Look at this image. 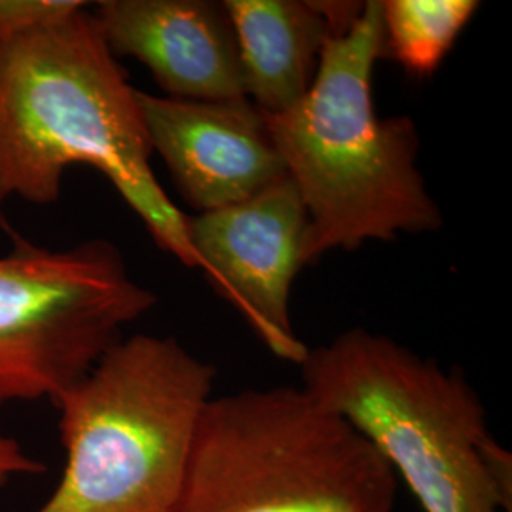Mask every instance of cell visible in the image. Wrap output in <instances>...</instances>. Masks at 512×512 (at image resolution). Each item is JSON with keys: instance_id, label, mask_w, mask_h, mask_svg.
<instances>
[{"instance_id": "obj_1", "label": "cell", "mask_w": 512, "mask_h": 512, "mask_svg": "<svg viewBox=\"0 0 512 512\" xmlns=\"http://www.w3.org/2000/svg\"><path fill=\"white\" fill-rule=\"evenodd\" d=\"M139 90L90 4L0 44V202L54 205L74 165L97 169L154 243L200 270L186 215L152 169Z\"/></svg>"}, {"instance_id": "obj_2", "label": "cell", "mask_w": 512, "mask_h": 512, "mask_svg": "<svg viewBox=\"0 0 512 512\" xmlns=\"http://www.w3.org/2000/svg\"><path fill=\"white\" fill-rule=\"evenodd\" d=\"M384 59L382 0H368L346 33L330 38L308 93L264 114L308 215L302 262L368 241L431 234L444 224L418 165L410 116H378L374 67Z\"/></svg>"}, {"instance_id": "obj_3", "label": "cell", "mask_w": 512, "mask_h": 512, "mask_svg": "<svg viewBox=\"0 0 512 512\" xmlns=\"http://www.w3.org/2000/svg\"><path fill=\"white\" fill-rule=\"evenodd\" d=\"M302 387L387 461L423 512H511L512 458L458 368L355 327L300 361Z\"/></svg>"}, {"instance_id": "obj_4", "label": "cell", "mask_w": 512, "mask_h": 512, "mask_svg": "<svg viewBox=\"0 0 512 512\" xmlns=\"http://www.w3.org/2000/svg\"><path fill=\"white\" fill-rule=\"evenodd\" d=\"M215 378L177 338L118 340L55 401L67 463L35 512L171 511Z\"/></svg>"}, {"instance_id": "obj_5", "label": "cell", "mask_w": 512, "mask_h": 512, "mask_svg": "<svg viewBox=\"0 0 512 512\" xmlns=\"http://www.w3.org/2000/svg\"><path fill=\"white\" fill-rule=\"evenodd\" d=\"M397 476L304 387L213 397L169 512H393Z\"/></svg>"}, {"instance_id": "obj_6", "label": "cell", "mask_w": 512, "mask_h": 512, "mask_svg": "<svg viewBox=\"0 0 512 512\" xmlns=\"http://www.w3.org/2000/svg\"><path fill=\"white\" fill-rule=\"evenodd\" d=\"M0 256V404L54 403L158 302L97 238L50 249L10 234Z\"/></svg>"}, {"instance_id": "obj_7", "label": "cell", "mask_w": 512, "mask_h": 512, "mask_svg": "<svg viewBox=\"0 0 512 512\" xmlns=\"http://www.w3.org/2000/svg\"><path fill=\"white\" fill-rule=\"evenodd\" d=\"M308 215L289 177L245 202L186 217L200 270L279 359L300 365L308 346L294 334L291 291L304 268Z\"/></svg>"}, {"instance_id": "obj_8", "label": "cell", "mask_w": 512, "mask_h": 512, "mask_svg": "<svg viewBox=\"0 0 512 512\" xmlns=\"http://www.w3.org/2000/svg\"><path fill=\"white\" fill-rule=\"evenodd\" d=\"M148 143L198 213L253 198L287 177L264 114L247 97L188 101L139 90Z\"/></svg>"}, {"instance_id": "obj_9", "label": "cell", "mask_w": 512, "mask_h": 512, "mask_svg": "<svg viewBox=\"0 0 512 512\" xmlns=\"http://www.w3.org/2000/svg\"><path fill=\"white\" fill-rule=\"evenodd\" d=\"M93 16L110 52L145 65L165 97H247L238 38L224 2L103 0Z\"/></svg>"}, {"instance_id": "obj_10", "label": "cell", "mask_w": 512, "mask_h": 512, "mask_svg": "<svg viewBox=\"0 0 512 512\" xmlns=\"http://www.w3.org/2000/svg\"><path fill=\"white\" fill-rule=\"evenodd\" d=\"M365 2L226 0L247 99L262 114L294 107L311 88L330 38L346 33Z\"/></svg>"}, {"instance_id": "obj_11", "label": "cell", "mask_w": 512, "mask_h": 512, "mask_svg": "<svg viewBox=\"0 0 512 512\" xmlns=\"http://www.w3.org/2000/svg\"><path fill=\"white\" fill-rule=\"evenodd\" d=\"M476 0H382L384 57L406 73H435L469 25Z\"/></svg>"}, {"instance_id": "obj_12", "label": "cell", "mask_w": 512, "mask_h": 512, "mask_svg": "<svg viewBox=\"0 0 512 512\" xmlns=\"http://www.w3.org/2000/svg\"><path fill=\"white\" fill-rule=\"evenodd\" d=\"M84 4L82 0H0V44L67 18Z\"/></svg>"}, {"instance_id": "obj_13", "label": "cell", "mask_w": 512, "mask_h": 512, "mask_svg": "<svg viewBox=\"0 0 512 512\" xmlns=\"http://www.w3.org/2000/svg\"><path fill=\"white\" fill-rule=\"evenodd\" d=\"M44 465L31 458L18 440L10 439L0 433V486L19 475L42 473Z\"/></svg>"}]
</instances>
